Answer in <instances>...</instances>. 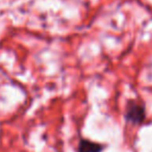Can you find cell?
Masks as SVG:
<instances>
[{"mask_svg": "<svg viewBox=\"0 0 152 152\" xmlns=\"http://www.w3.org/2000/svg\"><path fill=\"white\" fill-rule=\"evenodd\" d=\"M126 119L134 124L141 123L145 119V109L143 106L134 102H130L127 104Z\"/></svg>", "mask_w": 152, "mask_h": 152, "instance_id": "6da1fadb", "label": "cell"}, {"mask_svg": "<svg viewBox=\"0 0 152 152\" xmlns=\"http://www.w3.org/2000/svg\"><path fill=\"white\" fill-rule=\"evenodd\" d=\"M102 145L88 140H81L79 144V152H102Z\"/></svg>", "mask_w": 152, "mask_h": 152, "instance_id": "7a4b0ae2", "label": "cell"}]
</instances>
